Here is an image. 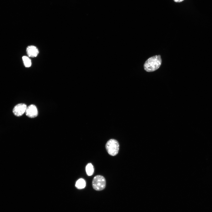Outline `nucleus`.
<instances>
[{"label": "nucleus", "instance_id": "nucleus-1", "mask_svg": "<svg viewBox=\"0 0 212 212\" xmlns=\"http://www.w3.org/2000/svg\"><path fill=\"white\" fill-rule=\"evenodd\" d=\"M162 63L160 55H155L148 58L144 65V69L148 72H152L158 69Z\"/></svg>", "mask_w": 212, "mask_h": 212}, {"label": "nucleus", "instance_id": "nucleus-2", "mask_svg": "<svg viewBox=\"0 0 212 212\" xmlns=\"http://www.w3.org/2000/svg\"><path fill=\"white\" fill-rule=\"evenodd\" d=\"M105 147L107 152L111 156H115L118 153L119 144L115 139H112L109 140L106 143Z\"/></svg>", "mask_w": 212, "mask_h": 212}, {"label": "nucleus", "instance_id": "nucleus-3", "mask_svg": "<svg viewBox=\"0 0 212 212\" xmlns=\"http://www.w3.org/2000/svg\"><path fill=\"white\" fill-rule=\"evenodd\" d=\"M93 188L95 190L100 191L104 189L106 185V181L105 178L101 175L95 176L92 181Z\"/></svg>", "mask_w": 212, "mask_h": 212}, {"label": "nucleus", "instance_id": "nucleus-4", "mask_svg": "<svg viewBox=\"0 0 212 212\" xmlns=\"http://www.w3.org/2000/svg\"><path fill=\"white\" fill-rule=\"evenodd\" d=\"M26 105L24 103H20L15 106L13 110V112L15 115L19 117L25 112L27 108Z\"/></svg>", "mask_w": 212, "mask_h": 212}, {"label": "nucleus", "instance_id": "nucleus-5", "mask_svg": "<svg viewBox=\"0 0 212 212\" xmlns=\"http://www.w3.org/2000/svg\"><path fill=\"white\" fill-rule=\"evenodd\" d=\"M26 115L28 117L33 118L36 117L38 114L37 107L34 105H31L27 107L25 111Z\"/></svg>", "mask_w": 212, "mask_h": 212}, {"label": "nucleus", "instance_id": "nucleus-6", "mask_svg": "<svg viewBox=\"0 0 212 212\" xmlns=\"http://www.w3.org/2000/svg\"><path fill=\"white\" fill-rule=\"evenodd\" d=\"M26 51L28 55L32 57H37L39 53L37 47L33 45L28 46L26 48Z\"/></svg>", "mask_w": 212, "mask_h": 212}, {"label": "nucleus", "instance_id": "nucleus-7", "mask_svg": "<svg viewBox=\"0 0 212 212\" xmlns=\"http://www.w3.org/2000/svg\"><path fill=\"white\" fill-rule=\"evenodd\" d=\"M86 186L85 180L82 178L78 180L75 184V186L79 189H82L85 188Z\"/></svg>", "mask_w": 212, "mask_h": 212}, {"label": "nucleus", "instance_id": "nucleus-8", "mask_svg": "<svg viewBox=\"0 0 212 212\" xmlns=\"http://www.w3.org/2000/svg\"><path fill=\"white\" fill-rule=\"evenodd\" d=\"M94 168L91 163H88L86 167V171L88 176H91L94 173Z\"/></svg>", "mask_w": 212, "mask_h": 212}, {"label": "nucleus", "instance_id": "nucleus-9", "mask_svg": "<svg viewBox=\"0 0 212 212\" xmlns=\"http://www.w3.org/2000/svg\"><path fill=\"white\" fill-rule=\"evenodd\" d=\"M22 58L24 64L26 67H29L31 66L32 64L31 60L28 57L24 56L22 57Z\"/></svg>", "mask_w": 212, "mask_h": 212}, {"label": "nucleus", "instance_id": "nucleus-10", "mask_svg": "<svg viewBox=\"0 0 212 212\" xmlns=\"http://www.w3.org/2000/svg\"><path fill=\"white\" fill-rule=\"evenodd\" d=\"M185 0H173V1L176 3H180L184 1Z\"/></svg>", "mask_w": 212, "mask_h": 212}]
</instances>
